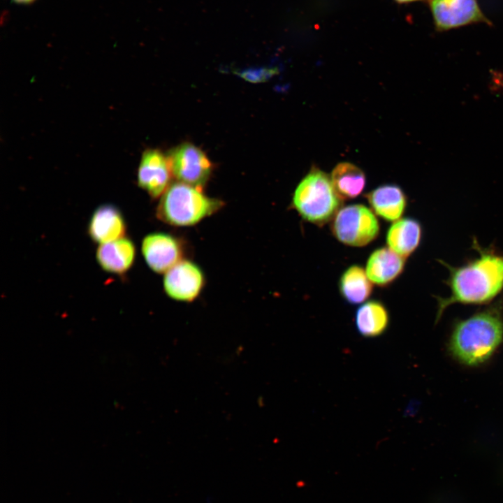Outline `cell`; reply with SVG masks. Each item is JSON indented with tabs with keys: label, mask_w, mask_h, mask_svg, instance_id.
<instances>
[{
	"label": "cell",
	"mask_w": 503,
	"mask_h": 503,
	"mask_svg": "<svg viewBox=\"0 0 503 503\" xmlns=\"http://www.w3.org/2000/svg\"><path fill=\"white\" fill-rule=\"evenodd\" d=\"M472 246L479 256L461 265L452 266L438 260L449 270V277L444 282L450 294L448 297H435L436 323L451 305L488 304L503 291V254L492 247H481L475 238Z\"/></svg>",
	"instance_id": "obj_1"
},
{
	"label": "cell",
	"mask_w": 503,
	"mask_h": 503,
	"mask_svg": "<svg viewBox=\"0 0 503 503\" xmlns=\"http://www.w3.org/2000/svg\"><path fill=\"white\" fill-rule=\"evenodd\" d=\"M503 343V298L468 318L455 320L447 344L449 354L470 367L488 362Z\"/></svg>",
	"instance_id": "obj_2"
},
{
	"label": "cell",
	"mask_w": 503,
	"mask_h": 503,
	"mask_svg": "<svg viewBox=\"0 0 503 503\" xmlns=\"http://www.w3.org/2000/svg\"><path fill=\"white\" fill-rule=\"evenodd\" d=\"M221 201L205 195L201 188L182 182L170 184L156 209L159 219L176 226H191L216 212Z\"/></svg>",
	"instance_id": "obj_3"
},
{
	"label": "cell",
	"mask_w": 503,
	"mask_h": 503,
	"mask_svg": "<svg viewBox=\"0 0 503 503\" xmlns=\"http://www.w3.org/2000/svg\"><path fill=\"white\" fill-rule=\"evenodd\" d=\"M292 201L304 219L320 226L335 217L342 199L335 190L330 177L314 168L298 184Z\"/></svg>",
	"instance_id": "obj_4"
},
{
	"label": "cell",
	"mask_w": 503,
	"mask_h": 503,
	"mask_svg": "<svg viewBox=\"0 0 503 503\" xmlns=\"http://www.w3.org/2000/svg\"><path fill=\"white\" fill-rule=\"evenodd\" d=\"M332 230L341 242L353 247H362L378 235V220L372 210L360 204L350 205L337 212Z\"/></svg>",
	"instance_id": "obj_5"
},
{
	"label": "cell",
	"mask_w": 503,
	"mask_h": 503,
	"mask_svg": "<svg viewBox=\"0 0 503 503\" xmlns=\"http://www.w3.org/2000/svg\"><path fill=\"white\" fill-rule=\"evenodd\" d=\"M173 175L180 182L201 188L207 182L212 164L205 154L191 143H184L167 156Z\"/></svg>",
	"instance_id": "obj_6"
},
{
	"label": "cell",
	"mask_w": 503,
	"mask_h": 503,
	"mask_svg": "<svg viewBox=\"0 0 503 503\" xmlns=\"http://www.w3.org/2000/svg\"><path fill=\"white\" fill-rule=\"evenodd\" d=\"M430 7L438 31H445L474 23L491 25L477 0H430Z\"/></svg>",
	"instance_id": "obj_7"
},
{
	"label": "cell",
	"mask_w": 503,
	"mask_h": 503,
	"mask_svg": "<svg viewBox=\"0 0 503 503\" xmlns=\"http://www.w3.org/2000/svg\"><path fill=\"white\" fill-rule=\"evenodd\" d=\"M164 274V291L168 296L177 301L194 300L205 284L201 269L189 260L182 259Z\"/></svg>",
	"instance_id": "obj_8"
},
{
	"label": "cell",
	"mask_w": 503,
	"mask_h": 503,
	"mask_svg": "<svg viewBox=\"0 0 503 503\" xmlns=\"http://www.w3.org/2000/svg\"><path fill=\"white\" fill-rule=\"evenodd\" d=\"M141 249L148 266L157 273H166L182 260L181 243L168 233L157 232L146 235Z\"/></svg>",
	"instance_id": "obj_9"
},
{
	"label": "cell",
	"mask_w": 503,
	"mask_h": 503,
	"mask_svg": "<svg viewBox=\"0 0 503 503\" xmlns=\"http://www.w3.org/2000/svg\"><path fill=\"white\" fill-rule=\"evenodd\" d=\"M172 172L168 158L157 150H147L142 155L138 170V183L151 197L161 196L170 187Z\"/></svg>",
	"instance_id": "obj_10"
},
{
	"label": "cell",
	"mask_w": 503,
	"mask_h": 503,
	"mask_svg": "<svg viewBox=\"0 0 503 503\" xmlns=\"http://www.w3.org/2000/svg\"><path fill=\"white\" fill-rule=\"evenodd\" d=\"M126 224L121 212L112 205H103L92 214L88 233L92 240L100 245L123 238Z\"/></svg>",
	"instance_id": "obj_11"
},
{
	"label": "cell",
	"mask_w": 503,
	"mask_h": 503,
	"mask_svg": "<svg viewBox=\"0 0 503 503\" xmlns=\"http://www.w3.org/2000/svg\"><path fill=\"white\" fill-rule=\"evenodd\" d=\"M96 256L100 266L106 272L123 274L133 263L136 248L131 240L123 237L100 245L97 249Z\"/></svg>",
	"instance_id": "obj_12"
},
{
	"label": "cell",
	"mask_w": 503,
	"mask_h": 503,
	"mask_svg": "<svg viewBox=\"0 0 503 503\" xmlns=\"http://www.w3.org/2000/svg\"><path fill=\"white\" fill-rule=\"evenodd\" d=\"M404 258L390 248L378 249L370 256L365 272L369 279L379 286H386L395 280L402 272Z\"/></svg>",
	"instance_id": "obj_13"
},
{
	"label": "cell",
	"mask_w": 503,
	"mask_h": 503,
	"mask_svg": "<svg viewBox=\"0 0 503 503\" xmlns=\"http://www.w3.org/2000/svg\"><path fill=\"white\" fill-rule=\"evenodd\" d=\"M366 197L375 213L388 221L400 219L407 206L405 194L396 185L380 186L368 193Z\"/></svg>",
	"instance_id": "obj_14"
},
{
	"label": "cell",
	"mask_w": 503,
	"mask_h": 503,
	"mask_svg": "<svg viewBox=\"0 0 503 503\" xmlns=\"http://www.w3.org/2000/svg\"><path fill=\"white\" fill-rule=\"evenodd\" d=\"M421 238V224L415 219L404 218L397 220L389 228L386 242L388 248L406 258L418 248Z\"/></svg>",
	"instance_id": "obj_15"
},
{
	"label": "cell",
	"mask_w": 503,
	"mask_h": 503,
	"mask_svg": "<svg viewBox=\"0 0 503 503\" xmlns=\"http://www.w3.org/2000/svg\"><path fill=\"white\" fill-rule=\"evenodd\" d=\"M355 323L361 336L374 338L386 331L389 323V315L381 302L370 300L363 303L357 309Z\"/></svg>",
	"instance_id": "obj_16"
},
{
	"label": "cell",
	"mask_w": 503,
	"mask_h": 503,
	"mask_svg": "<svg viewBox=\"0 0 503 503\" xmlns=\"http://www.w3.org/2000/svg\"><path fill=\"white\" fill-rule=\"evenodd\" d=\"M330 177L335 190L342 200L358 196L365 185L363 170L349 162L338 163Z\"/></svg>",
	"instance_id": "obj_17"
},
{
	"label": "cell",
	"mask_w": 503,
	"mask_h": 503,
	"mask_svg": "<svg viewBox=\"0 0 503 503\" xmlns=\"http://www.w3.org/2000/svg\"><path fill=\"white\" fill-rule=\"evenodd\" d=\"M372 282L365 271L358 265L347 268L340 280V290L344 298L351 304L365 301L372 290Z\"/></svg>",
	"instance_id": "obj_18"
},
{
	"label": "cell",
	"mask_w": 503,
	"mask_h": 503,
	"mask_svg": "<svg viewBox=\"0 0 503 503\" xmlns=\"http://www.w3.org/2000/svg\"><path fill=\"white\" fill-rule=\"evenodd\" d=\"M277 73V71L273 68H249L236 72L241 78L254 83L265 82Z\"/></svg>",
	"instance_id": "obj_19"
},
{
	"label": "cell",
	"mask_w": 503,
	"mask_h": 503,
	"mask_svg": "<svg viewBox=\"0 0 503 503\" xmlns=\"http://www.w3.org/2000/svg\"><path fill=\"white\" fill-rule=\"evenodd\" d=\"M13 1L20 4H29L33 3L35 0H12Z\"/></svg>",
	"instance_id": "obj_20"
},
{
	"label": "cell",
	"mask_w": 503,
	"mask_h": 503,
	"mask_svg": "<svg viewBox=\"0 0 503 503\" xmlns=\"http://www.w3.org/2000/svg\"><path fill=\"white\" fill-rule=\"evenodd\" d=\"M394 1H397L398 3H410V2L422 1V0H394Z\"/></svg>",
	"instance_id": "obj_21"
}]
</instances>
